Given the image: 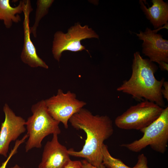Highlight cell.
<instances>
[{
	"instance_id": "6da1fadb",
	"label": "cell",
	"mask_w": 168,
	"mask_h": 168,
	"mask_svg": "<svg viewBox=\"0 0 168 168\" xmlns=\"http://www.w3.org/2000/svg\"><path fill=\"white\" fill-rule=\"evenodd\" d=\"M69 122L76 130H83L86 138L82 149L78 151L68 149L70 156L82 158L98 167L102 164V147L104 142L114 132L113 122L107 115H94L88 110L82 108L74 114Z\"/></svg>"
},
{
	"instance_id": "7a4b0ae2",
	"label": "cell",
	"mask_w": 168,
	"mask_h": 168,
	"mask_svg": "<svg viewBox=\"0 0 168 168\" xmlns=\"http://www.w3.org/2000/svg\"><path fill=\"white\" fill-rule=\"evenodd\" d=\"M132 61L130 77L124 81L117 91L138 100L153 102L164 108L165 103L161 91L165 79L158 80L155 77L157 66L149 59L143 58L138 51L134 53Z\"/></svg>"
},
{
	"instance_id": "3957f363",
	"label": "cell",
	"mask_w": 168,
	"mask_h": 168,
	"mask_svg": "<svg viewBox=\"0 0 168 168\" xmlns=\"http://www.w3.org/2000/svg\"><path fill=\"white\" fill-rule=\"evenodd\" d=\"M32 114L26 121L28 138L26 142V152L34 148H40L43 139L51 134H59L61 132L59 122L54 119L48 112L44 100L33 105Z\"/></svg>"
},
{
	"instance_id": "277c9868",
	"label": "cell",
	"mask_w": 168,
	"mask_h": 168,
	"mask_svg": "<svg viewBox=\"0 0 168 168\" xmlns=\"http://www.w3.org/2000/svg\"><path fill=\"white\" fill-rule=\"evenodd\" d=\"M141 132L143 133L141 138L120 146L138 152L149 146L156 152L164 153L168 142V107L164 108L160 116Z\"/></svg>"
},
{
	"instance_id": "5b68a950",
	"label": "cell",
	"mask_w": 168,
	"mask_h": 168,
	"mask_svg": "<svg viewBox=\"0 0 168 168\" xmlns=\"http://www.w3.org/2000/svg\"><path fill=\"white\" fill-rule=\"evenodd\" d=\"M163 109L153 102L141 101L117 117L114 123L121 129L141 132L160 116Z\"/></svg>"
},
{
	"instance_id": "8992f818",
	"label": "cell",
	"mask_w": 168,
	"mask_h": 168,
	"mask_svg": "<svg viewBox=\"0 0 168 168\" xmlns=\"http://www.w3.org/2000/svg\"><path fill=\"white\" fill-rule=\"evenodd\" d=\"M99 35L87 25L82 26L79 23L71 27L66 33L61 31H57L54 35L52 52L54 57L59 62L63 52H72L86 50L81 44L82 40L91 38L98 39Z\"/></svg>"
},
{
	"instance_id": "52a82bcc",
	"label": "cell",
	"mask_w": 168,
	"mask_h": 168,
	"mask_svg": "<svg viewBox=\"0 0 168 168\" xmlns=\"http://www.w3.org/2000/svg\"><path fill=\"white\" fill-rule=\"evenodd\" d=\"M48 112L55 120L62 123L68 128L71 117L86 105L85 101L78 99L73 92L65 93L58 89L57 94L44 100Z\"/></svg>"
},
{
	"instance_id": "ba28073f",
	"label": "cell",
	"mask_w": 168,
	"mask_h": 168,
	"mask_svg": "<svg viewBox=\"0 0 168 168\" xmlns=\"http://www.w3.org/2000/svg\"><path fill=\"white\" fill-rule=\"evenodd\" d=\"M138 39L143 41L142 53L149 60L157 63L161 69L168 70V40L164 39L156 30L147 27L144 31L136 33Z\"/></svg>"
},
{
	"instance_id": "9c48e42d",
	"label": "cell",
	"mask_w": 168,
	"mask_h": 168,
	"mask_svg": "<svg viewBox=\"0 0 168 168\" xmlns=\"http://www.w3.org/2000/svg\"><path fill=\"white\" fill-rule=\"evenodd\" d=\"M3 110L5 118L0 131V154L7 157L10 143L16 141L26 131V121L17 116L7 104L4 106Z\"/></svg>"
},
{
	"instance_id": "30bf717a",
	"label": "cell",
	"mask_w": 168,
	"mask_h": 168,
	"mask_svg": "<svg viewBox=\"0 0 168 168\" xmlns=\"http://www.w3.org/2000/svg\"><path fill=\"white\" fill-rule=\"evenodd\" d=\"M33 11L30 0H24L23 12L24 19L23 21L24 43L20 57L24 63L32 68L41 67L48 69V66L37 54L36 49L31 40L30 24V15Z\"/></svg>"
},
{
	"instance_id": "8fae6325",
	"label": "cell",
	"mask_w": 168,
	"mask_h": 168,
	"mask_svg": "<svg viewBox=\"0 0 168 168\" xmlns=\"http://www.w3.org/2000/svg\"><path fill=\"white\" fill-rule=\"evenodd\" d=\"M66 147L59 142L58 135L53 134L43 150L41 161L37 168H63L70 160Z\"/></svg>"
},
{
	"instance_id": "7c38bea8",
	"label": "cell",
	"mask_w": 168,
	"mask_h": 168,
	"mask_svg": "<svg viewBox=\"0 0 168 168\" xmlns=\"http://www.w3.org/2000/svg\"><path fill=\"white\" fill-rule=\"evenodd\" d=\"M152 5L147 7L143 1L140 0V7L146 18L155 30L161 28L168 23V4L162 0H152Z\"/></svg>"
},
{
	"instance_id": "4fadbf2b",
	"label": "cell",
	"mask_w": 168,
	"mask_h": 168,
	"mask_svg": "<svg viewBox=\"0 0 168 168\" xmlns=\"http://www.w3.org/2000/svg\"><path fill=\"white\" fill-rule=\"evenodd\" d=\"M24 0L20 1L16 7H13L10 3L9 0H0V20L3 21L5 27L10 28L13 23H18L21 18L18 14L23 12Z\"/></svg>"
},
{
	"instance_id": "5bb4252c",
	"label": "cell",
	"mask_w": 168,
	"mask_h": 168,
	"mask_svg": "<svg viewBox=\"0 0 168 168\" xmlns=\"http://www.w3.org/2000/svg\"><path fill=\"white\" fill-rule=\"evenodd\" d=\"M54 2L53 0H37L35 22L33 25L30 27L31 33L35 38L37 36V29L40 20L48 14L49 9Z\"/></svg>"
},
{
	"instance_id": "9a60e30c",
	"label": "cell",
	"mask_w": 168,
	"mask_h": 168,
	"mask_svg": "<svg viewBox=\"0 0 168 168\" xmlns=\"http://www.w3.org/2000/svg\"><path fill=\"white\" fill-rule=\"evenodd\" d=\"M102 163L107 168H133L126 165L120 159L114 158L110 153L107 146L103 144L102 147Z\"/></svg>"
},
{
	"instance_id": "2e32d148",
	"label": "cell",
	"mask_w": 168,
	"mask_h": 168,
	"mask_svg": "<svg viewBox=\"0 0 168 168\" xmlns=\"http://www.w3.org/2000/svg\"><path fill=\"white\" fill-rule=\"evenodd\" d=\"M26 139L25 137H23L21 139L17 140L16 141L13 148L11 150L6 160L2 163V165L0 166V168H6L7 164L11 158L16 153L18 148L21 144L25 142Z\"/></svg>"
},
{
	"instance_id": "e0dca14e",
	"label": "cell",
	"mask_w": 168,
	"mask_h": 168,
	"mask_svg": "<svg viewBox=\"0 0 168 168\" xmlns=\"http://www.w3.org/2000/svg\"><path fill=\"white\" fill-rule=\"evenodd\" d=\"M138 159L137 162L133 168H148L147 157L143 153L139 155Z\"/></svg>"
},
{
	"instance_id": "ac0fdd59",
	"label": "cell",
	"mask_w": 168,
	"mask_h": 168,
	"mask_svg": "<svg viewBox=\"0 0 168 168\" xmlns=\"http://www.w3.org/2000/svg\"><path fill=\"white\" fill-rule=\"evenodd\" d=\"M81 161L69 160L63 168H82Z\"/></svg>"
},
{
	"instance_id": "d6986e66",
	"label": "cell",
	"mask_w": 168,
	"mask_h": 168,
	"mask_svg": "<svg viewBox=\"0 0 168 168\" xmlns=\"http://www.w3.org/2000/svg\"><path fill=\"white\" fill-rule=\"evenodd\" d=\"M163 98L168 101V82L164 81L162 87L161 91Z\"/></svg>"
},
{
	"instance_id": "ffe728a7",
	"label": "cell",
	"mask_w": 168,
	"mask_h": 168,
	"mask_svg": "<svg viewBox=\"0 0 168 168\" xmlns=\"http://www.w3.org/2000/svg\"><path fill=\"white\" fill-rule=\"evenodd\" d=\"M82 163V168H106L105 166L102 164L100 167H97L94 166L89 163L85 159L81 161Z\"/></svg>"
},
{
	"instance_id": "44dd1931",
	"label": "cell",
	"mask_w": 168,
	"mask_h": 168,
	"mask_svg": "<svg viewBox=\"0 0 168 168\" xmlns=\"http://www.w3.org/2000/svg\"><path fill=\"white\" fill-rule=\"evenodd\" d=\"M10 168H21L18 165L16 164L13 167Z\"/></svg>"
}]
</instances>
